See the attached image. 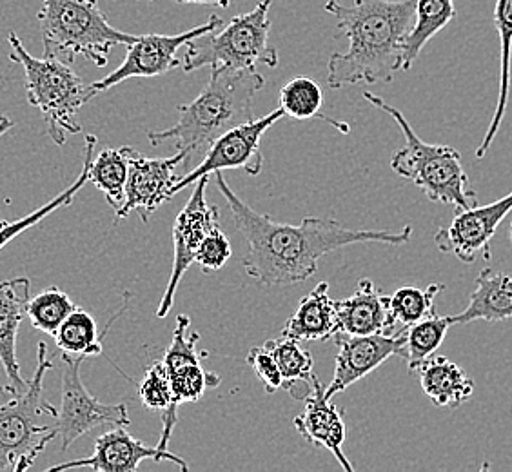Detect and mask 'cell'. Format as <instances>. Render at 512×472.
Here are the masks:
<instances>
[{"label":"cell","instance_id":"1","mask_svg":"<svg viewBox=\"0 0 512 472\" xmlns=\"http://www.w3.org/2000/svg\"><path fill=\"white\" fill-rule=\"evenodd\" d=\"M218 191L226 198L231 218L247 240L242 258L246 275L260 286H293L315 275L325 255L355 244L402 246L413 236V227L402 231L351 229L333 218H304L291 226L255 211L227 186L222 171L215 173Z\"/></svg>","mask_w":512,"mask_h":472},{"label":"cell","instance_id":"2","mask_svg":"<svg viewBox=\"0 0 512 472\" xmlns=\"http://www.w3.org/2000/svg\"><path fill=\"white\" fill-rule=\"evenodd\" d=\"M324 8L349 39L347 51L333 53L327 62L329 88L393 82L402 71L416 0H355L353 6L327 0Z\"/></svg>","mask_w":512,"mask_h":472},{"label":"cell","instance_id":"3","mask_svg":"<svg viewBox=\"0 0 512 472\" xmlns=\"http://www.w3.org/2000/svg\"><path fill=\"white\" fill-rule=\"evenodd\" d=\"M266 79L256 69L211 68V79L197 99L178 106L177 124L162 131H149V142L158 146L173 140L177 151L188 155L186 168L195 155H206L226 131L253 120V100Z\"/></svg>","mask_w":512,"mask_h":472},{"label":"cell","instance_id":"4","mask_svg":"<svg viewBox=\"0 0 512 472\" xmlns=\"http://www.w3.org/2000/svg\"><path fill=\"white\" fill-rule=\"evenodd\" d=\"M364 99L393 118L404 135V148L398 149L391 158V169L396 175L411 180L431 202L449 204L456 209L476 206L478 197L476 191L469 187V177L463 168L462 155L458 149L427 144L416 135L400 109L369 91H364Z\"/></svg>","mask_w":512,"mask_h":472},{"label":"cell","instance_id":"5","mask_svg":"<svg viewBox=\"0 0 512 472\" xmlns=\"http://www.w3.org/2000/svg\"><path fill=\"white\" fill-rule=\"evenodd\" d=\"M44 57L73 64L84 57L97 68L108 66L109 51L129 46L137 35H129L109 24L99 0H42L37 13Z\"/></svg>","mask_w":512,"mask_h":472},{"label":"cell","instance_id":"6","mask_svg":"<svg viewBox=\"0 0 512 472\" xmlns=\"http://www.w3.org/2000/svg\"><path fill=\"white\" fill-rule=\"evenodd\" d=\"M10 60L19 64L26 75L28 102L46 122V133L57 146H64L68 135H77L80 128L79 111L95 97L91 84L75 73L71 64L62 60L37 59L24 48L17 33L10 31Z\"/></svg>","mask_w":512,"mask_h":472},{"label":"cell","instance_id":"7","mask_svg":"<svg viewBox=\"0 0 512 472\" xmlns=\"http://www.w3.org/2000/svg\"><path fill=\"white\" fill-rule=\"evenodd\" d=\"M53 369L46 342H40L37 369L26 389L10 393L2 387L6 400L0 404V472H24L46 451L59 433L55 423L40 425L39 418L57 416V407L42 400L44 376Z\"/></svg>","mask_w":512,"mask_h":472},{"label":"cell","instance_id":"8","mask_svg":"<svg viewBox=\"0 0 512 472\" xmlns=\"http://www.w3.org/2000/svg\"><path fill=\"white\" fill-rule=\"evenodd\" d=\"M273 0H262L255 8L224 22L217 30L189 40L182 69L193 73L200 68L256 69V64L278 66V53L269 46Z\"/></svg>","mask_w":512,"mask_h":472},{"label":"cell","instance_id":"9","mask_svg":"<svg viewBox=\"0 0 512 472\" xmlns=\"http://www.w3.org/2000/svg\"><path fill=\"white\" fill-rule=\"evenodd\" d=\"M62 393L60 409H57L55 427L62 442V451H68L71 443L80 436L99 427H128L129 414L126 404H102L89 393L80 376V367L86 358L62 353Z\"/></svg>","mask_w":512,"mask_h":472},{"label":"cell","instance_id":"10","mask_svg":"<svg viewBox=\"0 0 512 472\" xmlns=\"http://www.w3.org/2000/svg\"><path fill=\"white\" fill-rule=\"evenodd\" d=\"M286 117L284 111L278 108L264 117L249 120L226 131L218 137L213 146L207 149L204 160L197 168L189 171L186 177L178 178L177 186L173 187V197L186 187L195 186L202 177L215 175L218 171L226 169H244L247 175H260L264 168V155H262V137L269 129L275 126L280 118Z\"/></svg>","mask_w":512,"mask_h":472},{"label":"cell","instance_id":"11","mask_svg":"<svg viewBox=\"0 0 512 472\" xmlns=\"http://www.w3.org/2000/svg\"><path fill=\"white\" fill-rule=\"evenodd\" d=\"M224 24L218 15H211L206 24L178 35H142L128 46V55L119 68L111 71L108 77L91 84L95 95L119 86L129 79H153L168 73L171 69L182 68V59H178L180 48H186L189 40L217 30Z\"/></svg>","mask_w":512,"mask_h":472},{"label":"cell","instance_id":"12","mask_svg":"<svg viewBox=\"0 0 512 472\" xmlns=\"http://www.w3.org/2000/svg\"><path fill=\"white\" fill-rule=\"evenodd\" d=\"M511 211L512 191L491 204L458 209L453 222L438 229L434 244L442 253L456 256L463 264H474L478 255L491 260V242Z\"/></svg>","mask_w":512,"mask_h":472},{"label":"cell","instance_id":"13","mask_svg":"<svg viewBox=\"0 0 512 472\" xmlns=\"http://www.w3.org/2000/svg\"><path fill=\"white\" fill-rule=\"evenodd\" d=\"M209 177H202L195 184L193 195L189 197L188 204L178 213L177 220L173 224V269L169 275V284L166 293L158 305V318H166L177 295L180 280L186 275L189 266L195 264L200 242L204 236L213 229L220 226V215L217 206H209L206 200V187Z\"/></svg>","mask_w":512,"mask_h":472},{"label":"cell","instance_id":"14","mask_svg":"<svg viewBox=\"0 0 512 472\" xmlns=\"http://www.w3.org/2000/svg\"><path fill=\"white\" fill-rule=\"evenodd\" d=\"M188 155L178 151L168 158L140 157L137 151L129 148V173L126 182V200L117 211V222L128 217L131 211H137L142 222H149V217L158 207L173 198V187L177 186V168L186 166Z\"/></svg>","mask_w":512,"mask_h":472},{"label":"cell","instance_id":"15","mask_svg":"<svg viewBox=\"0 0 512 472\" xmlns=\"http://www.w3.org/2000/svg\"><path fill=\"white\" fill-rule=\"evenodd\" d=\"M404 331L400 329L391 335H335L338 345L335 376L325 387V396L333 400V396L344 393L345 389L376 371L389 358L400 356L404 349Z\"/></svg>","mask_w":512,"mask_h":472},{"label":"cell","instance_id":"16","mask_svg":"<svg viewBox=\"0 0 512 472\" xmlns=\"http://www.w3.org/2000/svg\"><path fill=\"white\" fill-rule=\"evenodd\" d=\"M144 460L155 462H171L177 465L180 471L188 472V463L184 462L177 454L169 453L168 449L148 447L135 436L124 429L115 427L111 431L100 434L95 440L93 454L82 460L59 463L53 465L48 471H71V469H91L97 472H135L138 465Z\"/></svg>","mask_w":512,"mask_h":472},{"label":"cell","instance_id":"17","mask_svg":"<svg viewBox=\"0 0 512 472\" xmlns=\"http://www.w3.org/2000/svg\"><path fill=\"white\" fill-rule=\"evenodd\" d=\"M295 427L306 442L315 447H322L333 454L344 471H355L353 463L349 462L344 454L345 436H347L344 416L342 411L325 396V387L320 384V380L315 385V391L306 398L304 413L296 416Z\"/></svg>","mask_w":512,"mask_h":472},{"label":"cell","instance_id":"18","mask_svg":"<svg viewBox=\"0 0 512 472\" xmlns=\"http://www.w3.org/2000/svg\"><path fill=\"white\" fill-rule=\"evenodd\" d=\"M31 282L26 276L0 280V365L8 376V391L20 393L28 382L20 373L17 336L26 305L30 302Z\"/></svg>","mask_w":512,"mask_h":472},{"label":"cell","instance_id":"19","mask_svg":"<svg viewBox=\"0 0 512 472\" xmlns=\"http://www.w3.org/2000/svg\"><path fill=\"white\" fill-rule=\"evenodd\" d=\"M335 305L338 335L396 333L389 313V296L382 295L369 278H362L355 293L344 300H335Z\"/></svg>","mask_w":512,"mask_h":472},{"label":"cell","instance_id":"20","mask_svg":"<svg viewBox=\"0 0 512 472\" xmlns=\"http://www.w3.org/2000/svg\"><path fill=\"white\" fill-rule=\"evenodd\" d=\"M282 335L298 342H324L338 335L335 300L329 296L327 282H320L300 300Z\"/></svg>","mask_w":512,"mask_h":472},{"label":"cell","instance_id":"21","mask_svg":"<svg viewBox=\"0 0 512 472\" xmlns=\"http://www.w3.org/2000/svg\"><path fill=\"white\" fill-rule=\"evenodd\" d=\"M512 318V278L496 269H482L476 276V287L469 305L453 316L454 325L483 322H505Z\"/></svg>","mask_w":512,"mask_h":472},{"label":"cell","instance_id":"22","mask_svg":"<svg viewBox=\"0 0 512 472\" xmlns=\"http://www.w3.org/2000/svg\"><path fill=\"white\" fill-rule=\"evenodd\" d=\"M420 385L436 407L458 409L474 393L473 378L445 356H431L416 369Z\"/></svg>","mask_w":512,"mask_h":472},{"label":"cell","instance_id":"23","mask_svg":"<svg viewBox=\"0 0 512 472\" xmlns=\"http://www.w3.org/2000/svg\"><path fill=\"white\" fill-rule=\"evenodd\" d=\"M494 28L500 39V89H498V104L494 111L493 120L487 128L482 144L476 148V157L485 158L493 146L494 138L502 128L503 118L509 106L511 95V64H512V0H496L494 6Z\"/></svg>","mask_w":512,"mask_h":472},{"label":"cell","instance_id":"24","mask_svg":"<svg viewBox=\"0 0 512 472\" xmlns=\"http://www.w3.org/2000/svg\"><path fill=\"white\" fill-rule=\"evenodd\" d=\"M275 356L276 364L282 373V389L295 400H306L315 391L318 376L313 369V356L304 349L298 340L280 336L266 342Z\"/></svg>","mask_w":512,"mask_h":472},{"label":"cell","instance_id":"25","mask_svg":"<svg viewBox=\"0 0 512 472\" xmlns=\"http://www.w3.org/2000/svg\"><path fill=\"white\" fill-rule=\"evenodd\" d=\"M456 17L454 0H416L413 28L404 44L402 71L411 69L429 40L447 28Z\"/></svg>","mask_w":512,"mask_h":472},{"label":"cell","instance_id":"26","mask_svg":"<svg viewBox=\"0 0 512 472\" xmlns=\"http://www.w3.org/2000/svg\"><path fill=\"white\" fill-rule=\"evenodd\" d=\"M124 309H126V305L117 311V315L109 320L106 329L99 333V325L95 322V318L89 315L88 311L77 307L53 335L55 344L62 353L71 354V356H82V358L100 356L104 351L102 340L106 338L109 327L122 315Z\"/></svg>","mask_w":512,"mask_h":472},{"label":"cell","instance_id":"27","mask_svg":"<svg viewBox=\"0 0 512 472\" xmlns=\"http://www.w3.org/2000/svg\"><path fill=\"white\" fill-rule=\"evenodd\" d=\"M95 148H97V137L95 135H88L86 137V146H84V166H82L79 177L68 189H64L60 195L50 200L48 204H44L39 209H35L30 215L19 218V220H13V222L0 218V251L8 246L11 240H15L17 236L22 235L24 231L37 226L44 218L50 217L51 213L59 211L60 207L71 206V202L75 200L77 193L89 182V162L93 158Z\"/></svg>","mask_w":512,"mask_h":472},{"label":"cell","instance_id":"28","mask_svg":"<svg viewBox=\"0 0 512 472\" xmlns=\"http://www.w3.org/2000/svg\"><path fill=\"white\" fill-rule=\"evenodd\" d=\"M129 173V148L102 149L89 162V182L106 197L117 213L126 200Z\"/></svg>","mask_w":512,"mask_h":472},{"label":"cell","instance_id":"29","mask_svg":"<svg viewBox=\"0 0 512 472\" xmlns=\"http://www.w3.org/2000/svg\"><path fill=\"white\" fill-rule=\"evenodd\" d=\"M451 327H454L453 316L436 313L405 327L404 349L400 356L407 362L409 373H416V369L440 349Z\"/></svg>","mask_w":512,"mask_h":472},{"label":"cell","instance_id":"30","mask_svg":"<svg viewBox=\"0 0 512 472\" xmlns=\"http://www.w3.org/2000/svg\"><path fill=\"white\" fill-rule=\"evenodd\" d=\"M322 104H324L322 88L316 80L309 79V77H295L280 89V106L278 108L284 111L286 117L295 118V120L322 118L325 122H329L331 126L340 129L342 133H347L349 126L345 122L324 117L320 113Z\"/></svg>","mask_w":512,"mask_h":472},{"label":"cell","instance_id":"31","mask_svg":"<svg viewBox=\"0 0 512 472\" xmlns=\"http://www.w3.org/2000/svg\"><path fill=\"white\" fill-rule=\"evenodd\" d=\"M445 291V284H431L425 289L402 287L389 296V313L394 329L400 331L409 325L424 320L434 311V298Z\"/></svg>","mask_w":512,"mask_h":472},{"label":"cell","instance_id":"32","mask_svg":"<svg viewBox=\"0 0 512 472\" xmlns=\"http://www.w3.org/2000/svg\"><path fill=\"white\" fill-rule=\"evenodd\" d=\"M77 309L75 302L57 286L40 291L39 295L31 296L26 305V315L30 318L33 329L40 333L53 336L62 322Z\"/></svg>","mask_w":512,"mask_h":472},{"label":"cell","instance_id":"33","mask_svg":"<svg viewBox=\"0 0 512 472\" xmlns=\"http://www.w3.org/2000/svg\"><path fill=\"white\" fill-rule=\"evenodd\" d=\"M138 398L142 405L149 411H160L162 418H166L171 413L173 407V394H171V384H169V374L166 367L160 362L149 367L142 382H138Z\"/></svg>","mask_w":512,"mask_h":472},{"label":"cell","instance_id":"34","mask_svg":"<svg viewBox=\"0 0 512 472\" xmlns=\"http://www.w3.org/2000/svg\"><path fill=\"white\" fill-rule=\"evenodd\" d=\"M233 255L231 249V242L224 233L220 226L213 227L204 240L200 242L198 247L195 262L198 266L202 267V271L209 275V273H217L222 267L226 266L227 260Z\"/></svg>","mask_w":512,"mask_h":472},{"label":"cell","instance_id":"35","mask_svg":"<svg viewBox=\"0 0 512 472\" xmlns=\"http://www.w3.org/2000/svg\"><path fill=\"white\" fill-rule=\"evenodd\" d=\"M247 364L251 365L256 376L262 380V384L266 387V393H276L278 389H282L280 367L276 364L275 356L266 344L253 347L247 353Z\"/></svg>","mask_w":512,"mask_h":472},{"label":"cell","instance_id":"36","mask_svg":"<svg viewBox=\"0 0 512 472\" xmlns=\"http://www.w3.org/2000/svg\"><path fill=\"white\" fill-rule=\"evenodd\" d=\"M178 4H209V6H217V8H227L233 0H173Z\"/></svg>","mask_w":512,"mask_h":472},{"label":"cell","instance_id":"37","mask_svg":"<svg viewBox=\"0 0 512 472\" xmlns=\"http://www.w3.org/2000/svg\"><path fill=\"white\" fill-rule=\"evenodd\" d=\"M13 128H15V122L6 115H0V138L4 137Z\"/></svg>","mask_w":512,"mask_h":472},{"label":"cell","instance_id":"38","mask_svg":"<svg viewBox=\"0 0 512 472\" xmlns=\"http://www.w3.org/2000/svg\"><path fill=\"white\" fill-rule=\"evenodd\" d=\"M511 236H512V224H511Z\"/></svg>","mask_w":512,"mask_h":472}]
</instances>
